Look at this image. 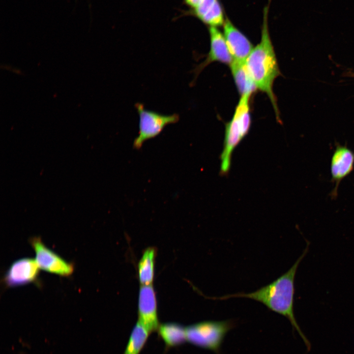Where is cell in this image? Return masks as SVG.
Returning a JSON list of instances; mask_svg holds the SVG:
<instances>
[{
	"label": "cell",
	"mask_w": 354,
	"mask_h": 354,
	"mask_svg": "<svg viewBox=\"0 0 354 354\" xmlns=\"http://www.w3.org/2000/svg\"><path fill=\"white\" fill-rule=\"evenodd\" d=\"M354 169V152L347 145H336L331 159V181L335 186L331 192L330 196L335 199L338 195V189L340 182L348 176Z\"/></svg>",
	"instance_id": "cell-6"
},
{
	"label": "cell",
	"mask_w": 354,
	"mask_h": 354,
	"mask_svg": "<svg viewBox=\"0 0 354 354\" xmlns=\"http://www.w3.org/2000/svg\"><path fill=\"white\" fill-rule=\"evenodd\" d=\"M149 333V332L138 321L132 330L123 354H139Z\"/></svg>",
	"instance_id": "cell-13"
},
{
	"label": "cell",
	"mask_w": 354,
	"mask_h": 354,
	"mask_svg": "<svg viewBox=\"0 0 354 354\" xmlns=\"http://www.w3.org/2000/svg\"><path fill=\"white\" fill-rule=\"evenodd\" d=\"M236 326L232 320L206 321L185 327L186 341L220 354V348L227 333Z\"/></svg>",
	"instance_id": "cell-3"
},
{
	"label": "cell",
	"mask_w": 354,
	"mask_h": 354,
	"mask_svg": "<svg viewBox=\"0 0 354 354\" xmlns=\"http://www.w3.org/2000/svg\"><path fill=\"white\" fill-rule=\"evenodd\" d=\"M155 250L153 248L146 250L138 264L139 279L142 285H150L154 276Z\"/></svg>",
	"instance_id": "cell-14"
},
{
	"label": "cell",
	"mask_w": 354,
	"mask_h": 354,
	"mask_svg": "<svg viewBox=\"0 0 354 354\" xmlns=\"http://www.w3.org/2000/svg\"><path fill=\"white\" fill-rule=\"evenodd\" d=\"M136 107L139 117L138 135L133 144L136 149H140L146 141L156 137L167 125L177 123L179 119L178 114H161L145 109L141 103H137Z\"/></svg>",
	"instance_id": "cell-4"
},
{
	"label": "cell",
	"mask_w": 354,
	"mask_h": 354,
	"mask_svg": "<svg viewBox=\"0 0 354 354\" xmlns=\"http://www.w3.org/2000/svg\"><path fill=\"white\" fill-rule=\"evenodd\" d=\"M268 6L265 8L261 41L253 49L245 62L257 88L267 94L275 112L276 118L280 121L273 85L280 72L268 31Z\"/></svg>",
	"instance_id": "cell-2"
},
{
	"label": "cell",
	"mask_w": 354,
	"mask_h": 354,
	"mask_svg": "<svg viewBox=\"0 0 354 354\" xmlns=\"http://www.w3.org/2000/svg\"><path fill=\"white\" fill-rule=\"evenodd\" d=\"M139 322L149 332L159 326L157 303L152 286L142 285L139 291L138 300Z\"/></svg>",
	"instance_id": "cell-7"
},
{
	"label": "cell",
	"mask_w": 354,
	"mask_h": 354,
	"mask_svg": "<svg viewBox=\"0 0 354 354\" xmlns=\"http://www.w3.org/2000/svg\"><path fill=\"white\" fill-rule=\"evenodd\" d=\"M30 243L35 253V261L40 268L63 277L69 276L73 273V264L66 262L48 248L39 237H32Z\"/></svg>",
	"instance_id": "cell-5"
},
{
	"label": "cell",
	"mask_w": 354,
	"mask_h": 354,
	"mask_svg": "<svg viewBox=\"0 0 354 354\" xmlns=\"http://www.w3.org/2000/svg\"><path fill=\"white\" fill-rule=\"evenodd\" d=\"M200 19L209 27H216L224 25L225 20L219 1L217 0L212 7Z\"/></svg>",
	"instance_id": "cell-15"
},
{
	"label": "cell",
	"mask_w": 354,
	"mask_h": 354,
	"mask_svg": "<svg viewBox=\"0 0 354 354\" xmlns=\"http://www.w3.org/2000/svg\"><path fill=\"white\" fill-rule=\"evenodd\" d=\"M307 243L301 255L285 273L269 284L251 293H240L211 297L215 300H225L233 297H244L258 301L268 309L287 318L293 329L295 330L303 341L307 351L311 349L309 340L302 331L294 314V300L295 279L297 268L308 252Z\"/></svg>",
	"instance_id": "cell-1"
},
{
	"label": "cell",
	"mask_w": 354,
	"mask_h": 354,
	"mask_svg": "<svg viewBox=\"0 0 354 354\" xmlns=\"http://www.w3.org/2000/svg\"><path fill=\"white\" fill-rule=\"evenodd\" d=\"M217 0H201L197 8L192 12L199 18L201 19L214 5Z\"/></svg>",
	"instance_id": "cell-16"
},
{
	"label": "cell",
	"mask_w": 354,
	"mask_h": 354,
	"mask_svg": "<svg viewBox=\"0 0 354 354\" xmlns=\"http://www.w3.org/2000/svg\"><path fill=\"white\" fill-rule=\"evenodd\" d=\"M158 334L166 346L179 345L186 341L185 327L176 323H165L159 325Z\"/></svg>",
	"instance_id": "cell-12"
},
{
	"label": "cell",
	"mask_w": 354,
	"mask_h": 354,
	"mask_svg": "<svg viewBox=\"0 0 354 354\" xmlns=\"http://www.w3.org/2000/svg\"><path fill=\"white\" fill-rule=\"evenodd\" d=\"M245 62L234 60L230 65L236 87L241 95L252 94L257 89Z\"/></svg>",
	"instance_id": "cell-11"
},
{
	"label": "cell",
	"mask_w": 354,
	"mask_h": 354,
	"mask_svg": "<svg viewBox=\"0 0 354 354\" xmlns=\"http://www.w3.org/2000/svg\"><path fill=\"white\" fill-rule=\"evenodd\" d=\"M184 1L186 4L194 10L198 7L201 0H184Z\"/></svg>",
	"instance_id": "cell-17"
},
{
	"label": "cell",
	"mask_w": 354,
	"mask_h": 354,
	"mask_svg": "<svg viewBox=\"0 0 354 354\" xmlns=\"http://www.w3.org/2000/svg\"><path fill=\"white\" fill-rule=\"evenodd\" d=\"M39 266L35 260L25 258L13 263L6 272L3 281L13 287L34 282L39 275Z\"/></svg>",
	"instance_id": "cell-8"
},
{
	"label": "cell",
	"mask_w": 354,
	"mask_h": 354,
	"mask_svg": "<svg viewBox=\"0 0 354 354\" xmlns=\"http://www.w3.org/2000/svg\"><path fill=\"white\" fill-rule=\"evenodd\" d=\"M224 36L234 60L245 62L254 47L228 18L224 24Z\"/></svg>",
	"instance_id": "cell-9"
},
{
	"label": "cell",
	"mask_w": 354,
	"mask_h": 354,
	"mask_svg": "<svg viewBox=\"0 0 354 354\" xmlns=\"http://www.w3.org/2000/svg\"><path fill=\"white\" fill-rule=\"evenodd\" d=\"M210 49L204 61L200 64L195 69V75L201 71L210 63L220 62L231 65L234 59L229 51L224 35L216 27H209Z\"/></svg>",
	"instance_id": "cell-10"
}]
</instances>
